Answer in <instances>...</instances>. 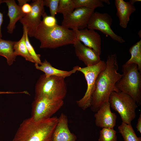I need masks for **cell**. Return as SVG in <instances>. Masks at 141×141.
I'll use <instances>...</instances> for the list:
<instances>
[{"label":"cell","instance_id":"6da1fadb","mask_svg":"<svg viewBox=\"0 0 141 141\" xmlns=\"http://www.w3.org/2000/svg\"><path fill=\"white\" fill-rule=\"evenodd\" d=\"M106 63L105 68L97 78L95 89L92 96L90 107L91 111L94 112H96L102 104L109 101L113 92L119 91L116 85L122 74L118 72V65L116 54L109 55Z\"/></svg>","mask_w":141,"mask_h":141},{"label":"cell","instance_id":"7a4b0ae2","mask_svg":"<svg viewBox=\"0 0 141 141\" xmlns=\"http://www.w3.org/2000/svg\"><path fill=\"white\" fill-rule=\"evenodd\" d=\"M58 118L36 121L31 117L20 124L12 141H52Z\"/></svg>","mask_w":141,"mask_h":141},{"label":"cell","instance_id":"3957f363","mask_svg":"<svg viewBox=\"0 0 141 141\" xmlns=\"http://www.w3.org/2000/svg\"><path fill=\"white\" fill-rule=\"evenodd\" d=\"M34 37L39 41L41 48L55 49L73 44L76 39L73 30L58 24L54 27H47L42 22L37 27Z\"/></svg>","mask_w":141,"mask_h":141},{"label":"cell","instance_id":"277c9868","mask_svg":"<svg viewBox=\"0 0 141 141\" xmlns=\"http://www.w3.org/2000/svg\"><path fill=\"white\" fill-rule=\"evenodd\" d=\"M122 76L116 86L119 91L131 96L137 105H141V74L135 64H124Z\"/></svg>","mask_w":141,"mask_h":141},{"label":"cell","instance_id":"5b68a950","mask_svg":"<svg viewBox=\"0 0 141 141\" xmlns=\"http://www.w3.org/2000/svg\"><path fill=\"white\" fill-rule=\"evenodd\" d=\"M35 98L45 96L56 100H63L67 93L65 78L51 76L46 77L41 75L35 86Z\"/></svg>","mask_w":141,"mask_h":141},{"label":"cell","instance_id":"8992f818","mask_svg":"<svg viewBox=\"0 0 141 141\" xmlns=\"http://www.w3.org/2000/svg\"><path fill=\"white\" fill-rule=\"evenodd\" d=\"M110 107L119 114L122 122L131 125L136 118L138 105L130 96L121 91L113 92L109 97Z\"/></svg>","mask_w":141,"mask_h":141},{"label":"cell","instance_id":"52a82bcc","mask_svg":"<svg viewBox=\"0 0 141 141\" xmlns=\"http://www.w3.org/2000/svg\"><path fill=\"white\" fill-rule=\"evenodd\" d=\"M106 66V62L101 60L93 66L83 68L76 66L73 67L77 71H80L83 74L87 82V88L85 95L76 102L78 106L83 110H85L90 107L92 96L95 89L97 78Z\"/></svg>","mask_w":141,"mask_h":141},{"label":"cell","instance_id":"ba28073f","mask_svg":"<svg viewBox=\"0 0 141 141\" xmlns=\"http://www.w3.org/2000/svg\"><path fill=\"white\" fill-rule=\"evenodd\" d=\"M63 104V100H56L45 96L35 98L32 104L31 117L36 121L50 118Z\"/></svg>","mask_w":141,"mask_h":141},{"label":"cell","instance_id":"9c48e42d","mask_svg":"<svg viewBox=\"0 0 141 141\" xmlns=\"http://www.w3.org/2000/svg\"><path fill=\"white\" fill-rule=\"evenodd\" d=\"M113 21L111 16L107 13L94 12L89 20L87 28L98 30L109 36L114 41L120 43H124L125 40L116 34L111 29L110 26Z\"/></svg>","mask_w":141,"mask_h":141},{"label":"cell","instance_id":"30bf717a","mask_svg":"<svg viewBox=\"0 0 141 141\" xmlns=\"http://www.w3.org/2000/svg\"><path fill=\"white\" fill-rule=\"evenodd\" d=\"M94 10L84 7H77L70 14L63 17L61 25L72 30H80L87 28Z\"/></svg>","mask_w":141,"mask_h":141},{"label":"cell","instance_id":"8fae6325","mask_svg":"<svg viewBox=\"0 0 141 141\" xmlns=\"http://www.w3.org/2000/svg\"><path fill=\"white\" fill-rule=\"evenodd\" d=\"M30 5L31 11L25 14L19 21L27 28L28 36L33 37L37 27L42 22L41 17L45 11L43 0H33Z\"/></svg>","mask_w":141,"mask_h":141},{"label":"cell","instance_id":"7c38bea8","mask_svg":"<svg viewBox=\"0 0 141 141\" xmlns=\"http://www.w3.org/2000/svg\"><path fill=\"white\" fill-rule=\"evenodd\" d=\"M76 38L82 42L85 46L97 52L100 56L101 52V38L98 33L95 30L87 28L79 30H73Z\"/></svg>","mask_w":141,"mask_h":141},{"label":"cell","instance_id":"4fadbf2b","mask_svg":"<svg viewBox=\"0 0 141 141\" xmlns=\"http://www.w3.org/2000/svg\"><path fill=\"white\" fill-rule=\"evenodd\" d=\"M96 112L94 117L97 126L102 128H114L116 126L117 116L115 113L111 111L109 101L102 104Z\"/></svg>","mask_w":141,"mask_h":141},{"label":"cell","instance_id":"5bb4252c","mask_svg":"<svg viewBox=\"0 0 141 141\" xmlns=\"http://www.w3.org/2000/svg\"><path fill=\"white\" fill-rule=\"evenodd\" d=\"M73 44L76 56L86 66L96 64L101 60L100 56L97 52L76 38Z\"/></svg>","mask_w":141,"mask_h":141},{"label":"cell","instance_id":"9a60e30c","mask_svg":"<svg viewBox=\"0 0 141 141\" xmlns=\"http://www.w3.org/2000/svg\"><path fill=\"white\" fill-rule=\"evenodd\" d=\"M66 115L62 113L58 118V122L54 133L52 141H76L77 137L71 132L68 127Z\"/></svg>","mask_w":141,"mask_h":141},{"label":"cell","instance_id":"2e32d148","mask_svg":"<svg viewBox=\"0 0 141 141\" xmlns=\"http://www.w3.org/2000/svg\"><path fill=\"white\" fill-rule=\"evenodd\" d=\"M115 4L116 9V14L119 21V25L126 28L130 20V16L136 9L134 5L129 2L123 0H115Z\"/></svg>","mask_w":141,"mask_h":141},{"label":"cell","instance_id":"e0dca14e","mask_svg":"<svg viewBox=\"0 0 141 141\" xmlns=\"http://www.w3.org/2000/svg\"><path fill=\"white\" fill-rule=\"evenodd\" d=\"M8 8L7 15L9 19L7 27V32L12 34L15 28V24L25 15L22 11L21 7L17 5L14 0H3Z\"/></svg>","mask_w":141,"mask_h":141},{"label":"cell","instance_id":"ac0fdd59","mask_svg":"<svg viewBox=\"0 0 141 141\" xmlns=\"http://www.w3.org/2000/svg\"><path fill=\"white\" fill-rule=\"evenodd\" d=\"M35 66L37 69L43 72L46 77L54 76L65 78L70 76L77 71L73 68L72 70L69 71L57 69L53 67L46 59L42 62L40 65Z\"/></svg>","mask_w":141,"mask_h":141},{"label":"cell","instance_id":"d6986e66","mask_svg":"<svg viewBox=\"0 0 141 141\" xmlns=\"http://www.w3.org/2000/svg\"><path fill=\"white\" fill-rule=\"evenodd\" d=\"M15 41L0 38V56L5 57L8 64L10 66L15 61L16 56L14 54V45Z\"/></svg>","mask_w":141,"mask_h":141},{"label":"cell","instance_id":"ffe728a7","mask_svg":"<svg viewBox=\"0 0 141 141\" xmlns=\"http://www.w3.org/2000/svg\"><path fill=\"white\" fill-rule=\"evenodd\" d=\"M14 48V54L16 56H20L26 60L34 63V61L30 55L26 48L25 42V34L24 31L21 39L18 41H15Z\"/></svg>","mask_w":141,"mask_h":141},{"label":"cell","instance_id":"44dd1931","mask_svg":"<svg viewBox=\"0 0 141 141\" xmlns=\"http://www.w3.org/2000/svg\"><path fill=\"white\" fill-rule=\"evenodd\" d=\"M129 52L131 55V57L125 63L136 64L139 72L141 73V39L130 47Z\"/></svg>","mask_w":141,"mask_h":141},{"label":"cell","instance_id":"7402d4cb","mask_svg":"<svg viewBox=\"0 0 141 141\" xmlns=\"http://www.w3.org/2000/svg\"><path fill=\"white\" fill-rule=\"evenodd\" d=\"M118 128L124 141H141V137L137 136L131 125L122 122Z\"/></svg>","mask_w":141,"mask_h":141},{"label":"cell","instance_id":"603a6c76","mask_svg":"<svg viewBox=\"0 0 141 141\" xmlns=\"http://www.w3.org/2000/svg\"><path fill=\"white\" fill-rule=\"evenodd\" d=\"M75 8L73 0H60L57 13L62 14L64 17L70 14Z\"/></svg>","mask_w":141,"mask_h":141},{"label":"cell","instance_id":"cb8c5ba5","mask_svg":"<svg viewBox=\"0 0 141 141\" xmlns=\"http://www.w3.org/2000/svg\"><path fill=\"white\" fill-rule=\"evenodd\" d=\"M23 26V31L25 34V42L26 45L28 52L34 61L35 66L40 65L42 63L40 59V55L37 54L30 43L28 34V31L26 27Z\"/></svg>","mask_w":141,"mask_h":141},{"label":"cell","instance_id":"d4e9b609","mask_svg":"<svg viewBox=\"0 0 141 141\" xmlns=\"http://www.w3.org/2000/svg\"><path fill=\"white\" fill-rule=\"evenodd\" d=\"M75 8L84 7L94 9L97 8H103L104 5L101 0H73Z\"/></svg>","mask_w":141,"mask_h":141},{"label":"cell","instance_id":"484cf974","mask_svg":"<svg viewBox=\"0 0 141 141\" xmlns=\"http://www.w3.org/2000/svg\"><path fill=\"white\" fill-rule=\"evenodd\" d=\"M116 131L114 128H103L100 131L98 141H118Z\"/></svg>","mask_w":141,"mask_h":141},{"label":"cell","instance_id":"4316f807","mask_svg":"<svg viewBox=\"0 0 141 141\" xmlns=\"http://www.w3.org/2000/svg\"><path fill=\"white\" fill-rule=\"evenodd\" d=\"M60 0H43L44 6L49 7L50 15L55 17L57 13V10Z\"/></svg>","mask_w":141,"mask_h":141},{"label":"cell","instance_id":"83f0119b","mask_svg":"<svg viewBox=\"0 0 141 141\" xmlns=\"http://www.w3.org/2000/svg\"><path fill=\"white\" fill-rule=\"evenodd\" d=\"M42 17L43 20L42 22L45 26L48 27H52L57 25V20L55 17L51 15H48L45 12L43 14Z\"/></svg>","mask_w":141,"mask_h":141},{"label":"cell","instance_id":"f1b7e54d","mask_svg":"<svg viewBox=\"0 0 141 141\" xmlns=\"http://www.w3.org/2000/svg\"><path fill=\"white\" fill-rule=\"evenodd\" d=\"M21 9L22 12L26 14L30 13L32 10V7L30 4L26 3L21 7Z\"/></svg>","mask_w":141,"mask_h":141},{"label":"cell","instance_id":"f546056e","mask_svg":"<svg viewBox=\"0 0 141 141\" xmlns=\"http://www.w3.org/2000/svg\"><path fill=\"white\" fill-rule=\"evenodd\" d=\"M4 3L3 0H0V5L1 4ZM3 14L0 11V38L2 37V34L1 32V26L3 22Z\"/></svg>","mask_w":141,"mask_h":141},{"label":"cell","instance_id":"4dcf8cb0","mask_svg":"<svg viewBox=\"0 0 141 141\" xmlns=\"http://www.w3.org/2000/svg\"><path fill=\"white\" fill-rule=\"evenodd\" d=\"M137 131L141 134V112L140 111L139 116L137 120V122L136 126Z\"/></svg>","mask_w":141,"mask_h":141},{"label":"cell","instance_id":"1f68e13d","mask_svg":"<svg viewBox=\"0 0 141 141\" xmlns=\"http://www.w3.org/2000/svg\"><path fill=\"white\" fill-rule=\"evenodd\" d=\"M30 0H18V5L21 7L25 4L27 3L28 2L30 1Z\"/></svg>","mask_w":141,"mask_h":141},{"label":"cell","instance_id":"d6a6232c","mask_svg":"<svg viewBox=\"0 0 141 141\" xmlns=\"http://www.w3.org/2000/svg\"><path fill=\"white\" fill-rule=\"evenodd\" d=\"M19 92H14L10 91H0V94H15L19 93Z\"/></svg>","mask_w":141,"mask_h":141},{"label":"cell","instance_id":"836d02e7","mask_svg":"<svg viewBox=\"0 0 141 141\" xmlns=\"http://www.w3.org/2000/svg\"><path fill=\"white\" fill-rule=\"evenodd\" d=\"M141 1V0H130L129 2L131 4L134 5L135 3L137 2H140Z\"/></svg>","mask_w":141,"mask_h":141},{"label":"cell","instance_id":"e575fe53","mask_svg":"<svg viewBox=\"0 0 141 141\" xmlns=\"http://www.w3.org/2000/svg\"><path fill=\"white\" fill-rule=\"evenodd\" d=\"M101 1L103 3L105 2L108 5L110 4V2L108 0H101Z\"/></svg>","mask_w":141,"mask_h":141},{"label":"cell","instance_id":"d590c367","mask_svg":"<svg viewBox=\"0 0 141 141\" xmlns=\"http://www.w3.org/2000/svg\"><path fill=\"white\" fill-rule=\"evenodd\" d=\"M140 34L141 35V30H140L139 31L138 33V34L139 35V36L140 37V38H141V36H140Z\"/></svg>","mask_w":141,"mask_h":141}]
</instances>
